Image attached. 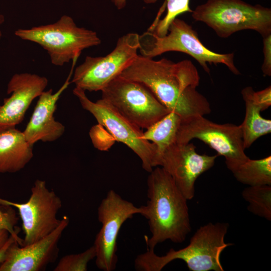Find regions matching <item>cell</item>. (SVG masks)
Returning a JSON list of instances; mask_svg holds the SVG:
<instances>
[{"mask_svg": "<svg viewBox=\"0 0 271 271\" xmlns=\"http://www.w3.org/2000/svg\"><path fill=\"white\" fill-rule=\"evenodd\" d=\"M119 75L145 85L169 111L182 118L211 111L207 98L197 90L200 77L191 60H155L138 55Z\"/></svg>", "mask_w": 271, "mask_h": 271, "instance_id": "6da1fadb", "label": "cell"}, {"mask_svg": "<svg viewBox=\"0 0 271 271\" xmlns=\"http://www.w3.org/2000/svg\"><path fill=\"white\" fill-rule=\"evenodd\" d=\"M149 173L148 200L141 214L148 220L151 234L146 239L148 248L154 250L167 240L182 243L191 230L188 200L163 168L156 167Z\"/></svg>", "mask_w": 271, "mask_h": 271, "instance_id": "7a4b0ae2", "label": "cell"}, {"mask_svg": "<svg viewBox=\"0 0 271 271\" xmlns=\"http://www.w3.org/2000/svg\"><path fill=\"white\" fill-rule=\"evenodd\" d=\"M228 227L229 224L226 222H209L201 226L187 246L178 250L172 248L163 256H159L154 250L148 249L136 257L135 269L161 271L171 261L181 259L191 271H223L221 254L226 247L233 245L225 242Z\"/></svg>", "mask_w": 271, "mask_h": 271, "instance_id": "3957f363", "label": "cell"}, {"mask_svg": "<svg viewBox=\"0 0 271 271\" xmlns=\"http://www.w3.org/2000/svg\"><path fill=\"white\" fill-rule=\"evenodd\" d=\"M193 19L227 38L238 31L251 30L262 38L271 34V9L242 0H207L192 12Z\"/></svg>", "mask_w": 271, "mask_h": 271, "instance_id": "277c9868", "label": "cell"}, {"mask_svg": "<svg viewBox=\"0 0 271 271\" xmlns=\"http://www.w3.org/2000/svg\"><path fill=\"white\" fill-rule=\"evenodd\" d=\"M139 41L141 55L146 57L153 58L167 52H180L193 57L208 74L210 70L208 63L222 64L234 74H240L234 64L233 53L220 54L208 49L193 27L177 18L169 26L166 35L159 37L147 31L139 35Z\"/></svg>", "mask_w": 271, "mask_h": 271, "instance_id": "5b68a950", "label": "cell"}, {"mask_svg": "<svg viewBox=\"0 0 271 271\" xmlns=\"http://www.w3.org/2000/svg\"><path fill=\"white\" fill-rule=\"evenodd\" d=\"M15 35L41 46L47 51L51 63L58 66L77 60L83 50L101 43L96 32L78 27L67 15L51 24L18 29Z\"/></svg>", "mask_w": 271, "mask_h": 271, "instance_id": "8992f818", "label": "cell"}, {"mask_svg": "<svg viewBox=\"0 0 271 271\" xmlns=\"http://www.w3.org/2000/svg\"><path fill=\"white\" fill-rule=\"evenodd\" d=\"M194 139L207 144L218 156H223L232 173L249 159L244 152L240 125L216 123L202 115L182 118L176 143L186 144Z\"/></svg>", "mask_w": 271, "mask_h": 271, "instance_id": "52a82bcc", "label": "cell"}, {"mask_svg": "<svg viewBox=\"0 0 271 271\" xmlns=\"http://www.w3.org/2000/svg\"><path fill=\"white\" fill-rule=\"evenodd\" d=\"M73 92L83 108L92 114L100 125L105 127L114 140L125 144L139 157L146 171L150 173L159 166L156 146L144 138L141 128L104 99L93 102L87 97L84 90L76 87Z\"/></svg>", "mask_w": 271, "mask_h": 271, "instance_id": "ba28073f", "label": "cell"}, {"mask_svg": "<svg viewBox=\"0 0 271 271\" xmlns=\"http://www.w3.org/2000/svg\"><path fill=\"white\" fill-rule=\"evenodd\" d=\"M101 91L102 99L141 128L147 129L170 112L145 85L120 75Z\"/></svg>", "mask_w": 271, "mask_h": 271, "instance_id": "9c48e42d", "label": "cell"}, {"mask_svg": "<svg viewBox=\"0 0 271 271\" xmlns=\"http://www.w3.org/2000/svg\"><path fill=\"white\" fill-rule=\"evenodd\" d=\"M139 37L137 33H127L118 38L114 49L106 56H86L75 68L71 82L85 91H101L137 57Z\"/></svg>", "mask_w": 271, "mask_h": 271, "instance_id": "30bf717a", "label": "cell"}, {"mask_svg": "<svg viewBox=\"0 0 271 271\" xmlns=\"http://www.w3.org/2000/svg\"><path fill=\"white\" fill-rule=\"evenodd\" d=\"M0 205L15 207L19 210L25 234L21 246L45 237L61 222L57 215L62 207V201L54 191L48 189L44 180L35 181L26 203H15L0 198Z\"/></svg>", "mask_w": 271, "mask_h": 271, "instance_id": "8fae6325", "label": "cell"}, {"mask_svg": "<svg viewBox=\"0 0 271 271\" xmlns=\"http://www.w3.org/2000/svg\"><path fill=\"white\" fill-rule=\"evenodd\" d=\"M142 206L138 207L123 199L113 190H110L97 209L101 227L96 234L94 246L95 263L99 269L112 271L116 267L118 257L117 238L122 224L136 214H142Z\"/></svg>", "mask_w": 271, "mask_h": 271, "instance_id": "7c38bea8", "label": "cell"}, {"mask_svg": "<svg viewBox=\"0 0 271 271\" xmlns=\"http://www.w3.org/2000/svg\"><path fill=\"white\" fill-rule=\"evenodd\" d=\"M217 156L198 154L192 143H175L161 155L160 167L169 174L180 191L189 200L194 197L196 180L214 166Z\"/></svg>", "mask_w": 271, "mask_h": 271, "instance_id": "4fadbf2b", "label": "cell"}, {"mask_svg": "<svg viewBox=\"0 0 271 271\" xmlns=\"http://www.w3.org/2000/svg\"><path fill=\"white\" fill-rule=\"evenodd\" d=\"M69 223L64 216L57 228L45 237L21 246L17 240L9 246L0 271H41L54 262L59 254L58 242Z\"/></svg>", "mask_w": 271, "mask_h": 271, "instance_id": "5bb4252c", "label": "cell"}, {"mask_svg": "<svg viewBox=\"0 0 271 271\" xmlns=\"http://www.w3.org/2000/svg\"><path fill=\"white\" fill-rule=\"evenodd\" d=\"M48 83L47 78L36 74H14L8 84L7 93L11 96L0 105V131L20 124L33 100L45 91Z\"/></svg>", "mask_w": 271, "mask_h": 271, "instance_id": "9a60e30c", "label": "cell"}, {"mask_svg": "<svg viewBox=\"0 0 271 271\" xmlns=\"http://www.w3.org/2000/svg\"><path fill=\"white\" fill-rule=\"evenodd\" d=\"M73 69V66L65 82L56 92L53 93V90L50 89L44 91L38 97L31 117L23 131L30 144L33 145L39 141L53 142L63 134L65 126L55 120L54 114L57 101L70 83Z\"/></svg>", "mask_w": 271, "mask_h": 271, "instance_id": "2e32d148", "label": "cell"}, {"mask_svg": "<svg viewBox=\"0 0 271 271\" xmlns=\"http://www.w3.org/2000/svg\"><path fill=\"white\" fill-rule=\"evenodd\" d=\"M33 146L15 127L0 131V173L24 169L33 157Z\"/></svg>", "mask_w": 271, "mask_h": 271, "instance_id": "e0dca14e", "label": "cell"}, {"mask_svg": "<svg viewBox=\"0 0 271 271\" xmlns=\"http://www.w3.org/2000/svg\"><path fill=\"white\" fill-rule=\"evenodd\" d=\"M253 91L252 87L247 86L241 92L245 106L244 118L240 125L245 150L259 138L271 132V120L261 116V108L253 98Z\"/></svg>", "mask_w": 271, "mask_h": 271, "instance_id": "ac0fdd59", "label": "cell"}, {"mask_svg": "<svg viewBox=\"0 0 271 271\" xmlns=\"http://www.w3.org/2000/svg\"><path fill=\"white\" fill-rule=\"evenodd\" d=\"M181 120L182 118L178 114L170 111L144 132V138L156 146L159 166L162 153L176 143Z\"/></svg>", "mask_w": 271, "mask_h": 271, "instance_id": "d6986e66", "label": "cell"}, {"mask_svg": "<svg viewBox=\"0 0 271 271\" xmlns=\"http://www.w3.org/2000/svg\"><path fill=\"white\" fill-rule=\"evenodd\" d=\"M232 173L237 181L249 186L271 185V156L249 158Z\"/></svg>", "mask_w": 271, "mask_h": 271, "instance_id": "ffe728a7", "label": "cell"}, {"mask_svg": "<svg viewBox=\"0 0 271 271\" xmlns=\"http://www.w3.org/2000/svg\"><path fill=\"white\" fill-rule=\"evenodd\" d=\"M145 3H154L158 0H143ZM155 21L147 31L159 37L166 35L171 23L177 17L186 12L192 13L190 0H165Z\"/></svg>", "mask_w": 271, "mask_h": 271, "instance_id": "44dd1931", "label": "cell"}, {"mask_svg": "<svg viewBox=\"0 0 271 271\" xmlns=\"http://www.w3.org/2000/svg\"><path fill=\"white\" fill-rule=\"evenodd\" d=\"M242 196L248 202L250 212L271 220V185L248 186L242 191Z\"/></svg>", "mask_w": 271, "mask_h": 271, "instance_id": "7402d4cb", "label": "cell"}, {"mask_svg": "<svg viewBox=\"0 0 271 271\" xmlns=\"http://www.w3.org/2000/svg\"><path fill=\"white\" fill-rule=\"evenodd\" d=\"M96 256L93 245L84 251L64 256L54 268V271H86L88 263Z\"/></svg>", "mask_w": 271, "mask_h": 271, "instance_id": "603a6c76", "label": "cell"}, {"mask_svg": "<svg viewBox=\"0 0 271 271\" xmlns=\"http://www.w3.org/2000/svg\"><path fill=\"white\" fill-rule=\"evenodd\" d=\"M263 38V61L261 70L264 76H271V34Z\"/></svg>", "mask_w": 271, "mask_h": 271, "instance_id": "cb8c5ba5", "label": "cell"}, {"mask_svg": "<svg viewBox=\"0 0 271 271\" xmlns=\"http://www.w3.org/2000/svg\"><path fill=\"white\" fill-rule=\"evenodd\" d=\"M254 101L260 107L261 111L266 109L271 105V87L269 86L265 89L253 92Z\"/></svg>", "mask_w": 271, "mask_h": 271, "instance_id": "d4e9b609", "label": "cell"}, {"mask_svg": "<svg viewBox=\"0 0 271 271\" xmlns=\"http://www.w3.org/2000/svg\"><path fill=\"white\" fill-rule=\"evenodd\" d=\"M15 217V215L6 220L0 219V248L7 241L10 234H17L13 228Z\"/></svg>", "mask_w": 271, "mask_h": 271, "instance_id": "484cf974", "label": "cell"}, {"mask_svg": "<svg viewBox=\"0 0 271 271\" xmlns=\"http://www.w3.org/2000/svg\"><path fill=\"white\" fill-rule=\"evenodd\" d=\"M22 240L20 238L17 234H10V236L6 243L0 248V264L5 259L7 251L10 245L15 240H17L20 245Z\"/></svg>", "mask_w": 271, "mask_h": 271, "instance_id": "4316f807", "label": "cell"}, {"mask_svg": "<svg viewBox=\"0 0 271 271\" xmlns=\"http://www.w3.org/2000/svg\"><path fill=\"white\" fill-rule=\"evenodd\" d=\"M15 215L14 211L10 206L1 205L0 206V219L7 220Z\"/></svg>", "mask_w": 271, "mask_h": 271, "instance_id": "83f0119b", "label": "cell"}, {"mask_svg": "<svg viewBox=\"0 0 271 271\" xmlns=\"http://www.w3.org/2000/svg\"><path fill=\"white\" fill-rule=\"evenodd\" d=\"M127 0H111L115 6L118 10H121L124 8L126 5Z\"/></svg>", "mask_w": 271, "mask_h": 271, "instance_id": "f1b7e54d", "label": "cell"}, {"mask_svg": "<svg viewBox=\"0 0 271 271\" xmlns=\"http://www.w3.org/2000/svg\"><path fill=\"white\" fill-rule=\"evenodd\" d=\"M5 21V17L1 13H0V25L4 23Z\"/></svg>", "mask_w": 271, "mask_h": 271, "instance_id": "f546056e", "label": "cell"}, {"mask_svg": "<svg viewBox=\"0 0 271 271\" xmlns=\"http://www.w3.org/2000/svg\"><path fill=\"white\" fill-rule=\"evenodd\" d=\"M2 36V34L1 31H0V39H1V38Z\"/></svg>", "mask_w": 271, "mask_h": 271, "instance_id": "4dcf8cb0", "label": "cell"}]
</instances>
